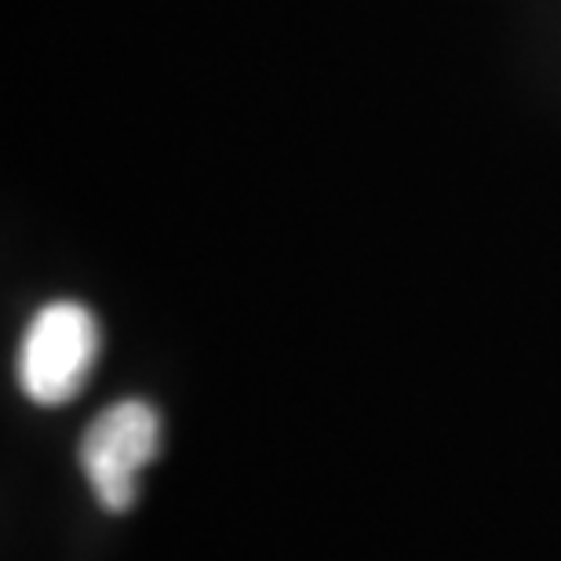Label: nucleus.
<instances>
[{
    "label": "nucleus",
    "mask_w": 561,
    "mask_h": 561,
    "mask_svg": "<svg viewBox=\"0 0 561 561\" xmlns=\"http://www.w3.org/2000/svg\"><path fill=\"white\" fill-rule=\"evenodd\" d=\"M99 357V324L81 302H51L26 329L19 383L37 405H62L81 394Z\"/></svg>",
    "instance_id": "nucleus-1"
},
{
    "label": "nucleus",
    "mask_w": 561,
    "mask_h": 561,
    "mask_svg": "<svg viewBox=\"0 0 561 561\" xmlns=\"http://www.w3.org/2000/svg\"><path fill=\"white\" fill-rule=\"evenodd\" d=\"M161 453V420L146 401H117L81 437V467L99 507L125 514L136 507L139 474Z\"/></svg>",
    "instance_id": "nucleus-2"
}]
</instances>
